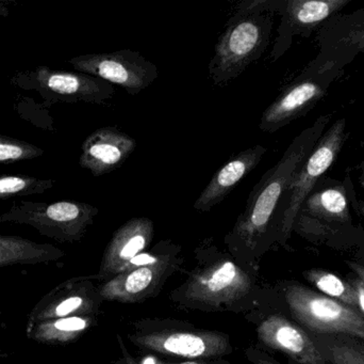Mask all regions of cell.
Returning a JSON list of instances; mask_svg holds the SVG:
<instances>
[{"label": "cell", "mask_w": 364, "mask_h": 364, "mask_svg": "<svg viewBox=\"0 0 364 364\" xmlns=\"http://www.w3.org/2000/svg\"><path fill=\"white\" fill-rule=\"evenodd\" d=\"M175 322H141L128 338L141 350L190 360L220 359L233 352L226 333Z\"/></svg>", "instance_id": "obj_4"}, {"label": "cell", "mask_w": 364, "mask_h": 364, "mask_svg": "<svg viewBox=\"0 0 364 364\" xmlns=\"http://www.w3.org/2000/svg\"><path fill=\"white\" fill-rule=\"evenodd\" d=\"M98 213L97 207L79 201H19L8 212L0 214V222L29 224L46 236L73 243L85 236Z\"/></svg>", "instance_id": "obj_8"}, {"label": "cell", "mask_w": 364, "mask_h": 364, "mask_svg": "<svg viewBox=\"0 0 364 364\" xmlns=\"http://www.w3.org/2000/svg\"><path fill=\"white\" fill-rule=\"evenodd\" d=\"M350 177L346 183L337 180L322 179L318 182L295 220L293 231L308 234L318 226H343L350 224V192L353 184Z\"/></svg>", "instance_id": "obj_13"}, {"label": "cell", "mask_w": 364, "mask_h": 364, "mask_svg": "<svg viewBox=\"0 0 364 364\" xmlns=\"http://www.w3.org/2000/svg\"><path fill=\"white\" fill-rule=\"evenodd\" d=\"M343 74V70L331 64L316 63L312 60L263 111L259 130L272 134L307 115L327 95L329 88Z\"/></svg>", "instance_id": "obj_6"}, {"label": "cell", "mask_w": 364, "mask_h": 364, "mask_svg": "<svg viewBox=\"0 0 364 364\" xmlns=\"http://www.w3.org/2000/svg\"><path fill=\"white\" fill-rule=\"evenodd\" d=\"M245 356L252 364H280L264 350L255 345H250V348H246Z\"/></svg>", "instance_id": "obj_25"}, {"label": "cell", "mask_w": 364, "mask_h": 364, "mask_svg": "<svg viewBox=\"0 0 364 364\" xmlns=\"http://www.w3.org/2000/svg\"><path fill=\"white\" fill-rule=\"evenodd\" d=\"M55 184V180L30 175H0V200L42 194L51 189Z\"/></svg>", "instance_id": "obj_22"}, {"label": "cell", "mask_w": 364, "mask_h": 364, "mask_svg": "<svg viewBox=\"0 0 364 364\" xmlns=\"http://www.w3.org/2000/svg\"><path fill=\"white\" fill-rule=\"evenodd\" d=\"M9 12H10V8H9L8 2L0 0V16H6Z\"/></svg>", "instance_id": "obj_31"}, {"label": "cell", "mask_w": 364, "mask_h": 364, "mask_svg": "<svg viewBox=\"0 0 364 364\" xmlns=\"http://www.w3.org/2000/svg\"><path fill=\"white\" fill-rule=\"evenodd\" d=\"M136 147L134 137L113 126L94 130L81 145L79 165L94 177L121 168Z\"/></svg>", "instance_id": "obj_16"}, {"label": "cell", "mask_w": 364, "mask_h": 364, "mask_svg": "<svg viewBox=\"0 0 364 364\" xmlns=\"http://www.w3.org/2000/svg\"><path fill=\"white\" fill-rule=\"evenodd\" d=\"M353 286H354L357 293V301H358L357 309L364 316V284L360 280H356V281L353 282Z\"/></svg>", "instance_id": "obj_27"}, {"label": "cell", "mask_w": 364, "mask_h": 364, "mask_svg": "<svg viewBox=\"0 0 364 364\" xmlns=\"http://www.w3.org/2000/svg\"><path fill=\"white\" fill-rule=\"evenodd\" d=\"M352 0H276L280 16L277 36L272 48V61H277L292 46L295 38L318 33L323 24L341 12Z\"/></svg>", "instance_id": "obj_11"}, {"label": "cell", "mask_w": 364, "mask_h": 364, "mask_svg": "<svg viewBox=\"0 0 364 364\" xmlns=\"http://www.w3.org/2000/svg\"><path fill=\"white\" fill-rule=\"evenodd\" d=\"M63 251L50 245H40L18 236L0 235V265L36 263L55 260Z\"/></svg>", "instance_id": "obj_19"}, {"label": "cell", "mask_w": 364, "mask_h": 364, "mask_svg": "<svg viewBox=\"0 0 364 364\" xmlns=\"http://www.w3.org/2000/svg\"><path fill=\"white\" fill-rule=\"evenodd\" d=\"M117 341H119V350H121V357L115 361L114 364H139L138 361L128 352L123 340L119 336H117Z\"/></svg>", "instance_id": "obj_26"}, {"label": "cell", "mask_w": 364, "mask_h": 364, "mask_svg": "<svg viewBox=\"0 0 364 364\" xmlns=\"http://www.w3.org/2000/svg\"><path fill=\"white\" fill-rule=\"evenodd\" d=\"M154 234L153 220L146 217L132 218L119 227L105 250L98 277L110 280L119 275L132 259L146 251Z\"/></svg>", "instance_id": "obj_17"}, {"label": "cell", "mask_w": 364, "mask_h": 364, "mask_svg": "<svg viewBox=\"0 0 364 364\" xmlns=\"http://www.w3.org/2000/svg\"><path fill=\"white\" fill-rule=\"evenodd\" d=\"M316 34L318 53L314 61L344 71L359 55H364V8L333 15Z\"/></svg>", "instance_id": "obj_14"}, {"label": "cell", "mask_w": 364, "mask_h": 364, "mask_svg": "<svg viewBox=\"0 0 364 364\" xmlns=\"http://www.w3.org/2000/svg\"><path fill=\"white\" fill-rule=\"evenodd\" d=\"M257 336L265 348L286 355L296 364H329L312 336L284 316H267L259 324Z\"/></svg>", "instance_id": "obj_15"}, {"label": "cell", "mask_w": 364, "mask_h": 364, "mask_svg": "<svg viewBox=\"0 0 364 364\" xmlns=\"http://www.w3.org/2000/svg\"><path fill=\"white\" fill-rule=\"evenodd\" d=\"M44 155V150L21 139L0 135V164H13Z\"/></svg>", "instance_id": "obj_23"}, {"label": "cell", "mask_w": 364, "mask_h": 364, "mask_svg": "<svg viewBox=\"0 0 364 364\" xmlns=\"http://www.w3.org/2000/svg\"><path fill=\"white\" fill-rule=\"evenodd\" d=\"M68 63L77 72L123 88L130 95L147 89L159 77L157 66L142 53L132 49L78 56L68 60Z\"/></svg>", "instance_id": "obj_10"}, {"label": "cell", "mask_w": 364, "mask_h": 364, "mask_svg": "<svg viewBox=\"0 0 364 364\" xmlns=\"http://www.w3.org/2000/svg\"><path fill=\"white\" fill-rule=\"evenodd\" d=\"M304 277L314 288H318L321 294L357 309L358 301L353 284H348L335 274L323 269H309L304 273Z\"/></svg>", "instance_id": "obj_21"}, {"label": "cell", "mask_w": 364, "mask_h": 364, "mask_svg": "<svg viewBox=\"0 0 364 364\" xmlns=\"http://www.w3.org/2000/svg\"><path fill=\"white\" fill-rule=\"evenodd\" d=\"M14 80L21 89L34 90L50 103L105 105L115 96L114 87L97 77L53 70L48 66H38L36 70L19 73Z\"/></svg>", "instance_id": "obj_9"}, {"label": "cell", "mask_w": 364, "mask_h": 364, "mask_svg": "<svg viewBox=\"0 0 364 364\" xmlns=\"http://www.w3.org/2000/svg\"><path fill=\"white\" fill-rule=\"evenodd\" d=\"M274 13H235L218 38L208 66L210 80L224 87L262 57L271 43Z\"/></svg>", "instance_id": "obj_2"}, {"label": "cell", "mask_w": 364, "mask_h": 364, "mask_svg": "<svg viewBox=\"0 0 364 364\" xmlns=\"http://www.w3.org/2000/svg\"><path fill=\"white\" fill-rule=\"evenodd\" d=\"M294 320L312 335H346L364 342V316L359 310L299 284L284 288Z\"/></svg>", "instance_id": "obj_7"}, {"label": "cell", "mask_w": 364, "mask_h": 364, "mask_svg": "<svg viewBox=\"0 0 364 364\" xmlns=\"http://www.w3.org/2000/svg\"><path fill=\"white\" fill-rule=\"evenodd\" d=\"M350 267H352L354 273L358 276V280H360L361 282L364 284V266H361V265L355 264V263H350Z\"/></svg>", "instance_id": "obj_30"}, {"label": "cell", "mask_w": 364, "mask_h": 364, "mask_svg": "<svg viewBox=\"0 0 364 364\" xmlns=\"http://www.w3.org/2000/svg\"><path fill=\"white\" fill-rule=\"evenodd\" d=\"M93 322L94 318L89 316H68L53 323V331L58 337L70 340L87 331Z\"/></svg>", "instance_id": "obj_24"}, {"label": "cell", "mask_w": 364, "mask_h": 364, "mask_svg": "<svg viewBox=\"0 0 364 364\" xmlns=\"http://www.w3.org/2000/svg\"><path fill=\"white\" fill-rule=\"evenodd\" d=\"M151 364H229V363L228 361L224 360H188L182 361V363H164V361L157 360V359H154L153 363H151Z\"/></svg>", "instance_id": "obj_28"}, {"label": "cell", "mask_w": 364, "mask_h": 364, "mask_svg": "<svg viewBox=\"0 0 364 364\" xmlns=\"http://www.w3.org/2000/svg\"><path fill=\"white\" fill-rule=\"evenodd\" d=\"M350 204H352L353 207H355V209L358 211V213L364 218V201L358 200V199L356 198V194H355L354 192V186H352V188H350Z\"/></svg>", "instance_id": "obj_29"}, {"label": "cell", "mask_w": 364, "mask_h": 364, "mask_svg": "<svg viewBox=\"0 0 364 364\" xmlns=\"http://www.w3.org/2000/svg\"><path fill=\"white\" fill-rule=\"evenodd\" d=\"M329 364H364V342L346 335H311Z\"/></svg>", "instance_id": "obj_20"}, {"label": "cell", "mask_w": 364, "mask_h": 364, "mask_svg": "<svg viewBox=\"0 0 364 364\" xmlns=\"http://www.w3.org/2000/svg\"><path fill=\"white\" fill-rule=\"evenodd\" d=\"M214 256L172 293L171 297L175 303L193 309L216 311L226 309L250 294L254 280L247 271L228 256H216L215 248Z\"/></svg>", "instance_id": "obj_3"}, {"label": "cell", "mask_w": 364, "mask_h": 364, "mask_svg": "<svg viewBox=\"0 0 364 364\" xmlns=\"http://www.w3.org/2000/svg\"><path fill=\"white\" fill-rule=\"evenodd\" d=\"M181 246L177 245L154 264L136 267L107 280L98 291L102 301L136 303L156 296L182 264Z\"/></svg>", "instance_id": "obj_12"}, {"label": "cell", "mask_w": 364, "mask_h": 364, "mask_svg": "<svg viewBox=\"0 0 364 364\" xmlns=\"http://www.w3.org/2000/svg\"><path fill=\"white\" fill-rule=\"evenodd\" d=\"M348 139L346 120L342 118L333 122L293 177L282 199L276 222L275 241L280 245H286L290 239L301 205L323 175L335 164Z\"/></svg>", "instance_id": "obj_5"}, {"label": "cell", "mask_w": 364, "mask_h": 364, "mask_svg": "<svg viewBox=\"0 0 364 364\" xmlns=\"http://www.w3.org/2000/svg\"><path fill=\"white\" fill-rule=\"evenodd\" d=\"M267 151V147L257 145L232 156L214 173L211 181L195 201L194 209L200 213H209L220 204L235 186L260 164Z\"/></svg>", "instance_id": "obj_18"}, {"label": "cell", "mask_w": 364, "mask_h": 364, "mask_svg": "<svg viewBox=\"0 0 364 364\" xmlns=\"http://www.w3.org/2000/svg\"><path fill=\"white\" fill-rule=\"evenodd\" d=\"M357 170L360 172V175H359V184H360L361 186L364 188V160L360 162V164L357 166Z\"/></svg>", "instance_id": "obj_32"}, {"label": "cell", "mask_w": 364, "mask_h": 364, "mask_svg": "<svg viewBox=\"0 0 364 364\" xmlns=\"http://www.w3.org/2000/svg\"><path fill=\"white\" fill-rule=\"evenodd\" d=\"M333 118V113L321 115L295 137L282 160L252 188L245 209L225 237L229 251L237 260L254 263L275 241L276 222L284 194Z\"/></svg>", "instance_id": "obj_1"}]
</instances>
